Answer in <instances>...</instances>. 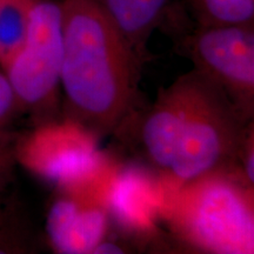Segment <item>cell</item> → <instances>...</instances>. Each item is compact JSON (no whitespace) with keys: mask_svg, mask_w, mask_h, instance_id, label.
<instances>
[{"mask_svg":"<svg viewBox=\"0 0 254 254\" xmlns=\"http://www.w3.org/2000/svg\"><path fill=\"white\" fill-rule=\"evenodd\" d=\"M98 136L72 120L60 118L17 135L18 165L59 192L103 200L118 159L99 148Z\"/></svg>","mask_w":254,"mask_h":254,"instance_id":"obj_4","label":"cell"},{"mask_svg":"<svg viewBox=\"0 0 254 254\" xmlns=\"http://www.w3.org/2000/svg\"><path fill=\"white\" fill-rule=\"evenodd\" d=\"M5 192L0 193V254L36 252V234L21 202Z\"/></svg>","mask_w":254,"mask_h":254,"instance_id":"obj_11","label":"cell"},{"mask_svg":"<svg viewBox=\"0 0 254 254\" xmlns=\"http://www.w3.org/2000/svg\"><path fill=\"white\" fill-rule=\"evenodd\" d=\"M37 0H0V67L6 71L25 45Z\"/></svg>","mask_w":254,"mask_h":254,"instance_id":"obj_10","label":"cell"},{"mask_svg":"<svg viewBox=\"0 0 254 254\" xmlns=\"http://www.w3.org/2000/svg\"><path fill=\"white\" fill-rule=\"evenodd\" d=\"M252 126L215 82L193 68L161 88L154 103L139 106L113 134L139 164L178 190L206 174L237 173L240 148Z\"/></svg>","mask_w":254,"mask_h":254,"instance_id":"obj_1","label":"cell"},{"mask_svg":"<svg viewBox=\"0 0 254 254\" xmlns=\"http://www.w3.org/2000/svg\"><path fill=\"white\" fill-rule=\"evenodd\" d=\"M62 118L101 139L140 106L142 64L90 0H63Z\"/></svg>","mask_w":254,"mask_h":254,"instance_id":"obj_2","label":"cell"},{"mask_svg":"<svg viewBox=\"0 0 254 254\" xmlns=\"http://www.w3.org/2000/svg\"><path fill=\"white\" fill-rule=\"evenodd\" d=\"M110 225L103 200L58 190L47 212L46 232L56 252L88 254L109 234Z\"/></svg>","mask_w":254,"mask_h":254,"instance_id":"obj_8","label":"cell"},{"mask_svg":"<svg viewBox=\"0 0 254 254\" xmlns=\"http://www.w3.org/2000/svg\"><path fill=\"white\" fill-rule=\"evenodd\" d=\"M176 193L148 167L119 161L105 195L110 224L114 222L124 236L136 240L154 239Z\"/></svg>","mask_w":254,"mask_h":254,"instance_id":"obj_7","label":"cell"},{"mask_svg":"<svg viewBox=\"0 0 254 254\" xmlns=\"http://www.w3.org/2000/svg\"><path fill=\"white\" fill-rule=\"evenodd\" d=\"M199 26H246L254 23V0H189Z\"/></svg>","mask_w":254,"mask_h":254,"instance_id":"obj_12","label":"cell"},{"mask_svg":"<svg viewBox=\"0 0 254 254\" xmlns=\"http://www.w3.org/2000/svg\"><path fill=\"white\" fill-rule=\"evenodd\" d=\"M100 9L140 59L147 60V45L163 23L170 0H90Z\"/></svg>","mask_w":254,"mask_h":254,"instance_id":"obj_9","label":"cell"},{"mask_svg":"<svg viewBox=\"0 0 254 254\" xmlns=\"http://www.w3.org/2000/svg\"><path fill=\"white\" fill-rule=\"evenodd\" d=\"M63 56L62 2L37 0L25 45L4 72L20 114H27L33 126L62 118Z\"/></svg>","mask_w":254,"mask_h":254,"instance_id":"obj_5","label":"cell"},{"mask_svg":"<svg viewBox=\"0 0 254 254\" xmlns=\"http://www.w3.org/2000/svg\"><path fill=\"white\" fill-rule=\"evenodd\" d=\"M18 133L6 131L0 133V193L5 192L14 179L17 166L15 158V140Z\"/></svg>","mask_w":254,"mask_h":254,"instance_id":"obj_13","label":"cell"},{"mask_svg":"<svg viewBox=\"0 0 254 254\" xmlns=\"http://www.w3.org/2000/svg\"><path fill=\"white\" fill-rule=\"evenodd\" d=\"M21 116L17 98L4 71H0V133L9 131L12 123Z\"/></svg>","mask_w":254,"mask_h":254,"instance_id":"obj_14","label":"cell"},{"mask_svg":"<svg viewBox=\"0 0 254 254\" xmlns=\"http://www.w3.org/2000/svg\"><path fill=\"white\" fill-rule=\"evenodd\" d=\"M164 220L190 250L254 253L253 186L234 171L206 174L183 185Z\"/></svg>","mask_w":254,"mask_h":254,"instance_id":"obj_3","label":"cell"},{"mask_svg":"<svg viewBox=\"0 0 254 254\" xmlns=\"http://www.w3.org/2000/svg\"><path fill=\"white\" fill-rule=\"evenodd\" d=\"M194 68L221 88L249 122L254 117V28L199 26L185 41Z\"/></svg>","mask_w":254,"mask_h":254,"instance_id":"obj_6","label":"cell"}]
</instances>
